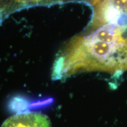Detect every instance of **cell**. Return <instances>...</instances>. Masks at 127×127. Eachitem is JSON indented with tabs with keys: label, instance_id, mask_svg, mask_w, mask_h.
<instances>
[{
	"label": "cell",
	"instance_id": "3957f363",
	"mask_svg": "<svg viewBox=\"0 0 127 127\" xmlns=\"http://www.w3.org/2000/svg\"><path fill=\"white\" fill-rule=\"evenodd\" d=\"M64 57L63 56H59L56 58L53 67V72H52L53 78L56 79L62 77L64 69Z\"/></svg>",
	"mask_w": 127,
	"mask_h": 127
},
{
	"label": "cell",
	"instance_id": "6da1fadb",
	"mask_svg": "<svg viewBox=\"0 0 127 127\" xmlns=\"http://www.w3.org/2000/svg\"><path fill=\"white\" fill-rule=\"evenodd\" d=\"M63 73L127 69V27L108 23L84 37L72 41L64 57Z\"/></svg>",
	"mask_w": 127,
	"mask_h": 127
},
{
	"label": "cell",
	"instance_id": "7a4b0ae2",
	"mask_svg": "<svg viewBox=\"0 0 127 127\" xmlns=\"http://www.w3.org/2000/svg\"><path fill=\"white\" fill-rule=\"evenodd\" d=\"M1 127H51V124L45 114L28 112L9 117L5 121Z\"/></svg>",
	"mask_w": 127,
	"mask_h": 127
},
{
	"label": "cell",
	"instance_id": "277c9868",
	"mask_svg": "<svg viewBox=\"0 0 127 127\" xmlns=\"http://www.w3.org/2000/svg\"><path fill=\"white\" fill-rule=\"evenodd\" d=\"M42 1H44V0H16L17 2L23 3V4H26V3H37Z\"/></svg>",
	"mask_w": 127,
	"mask_h": 127
}]
</instances>
